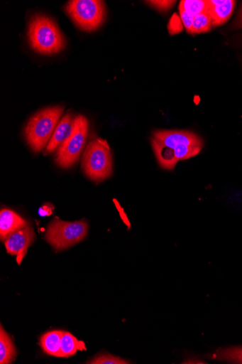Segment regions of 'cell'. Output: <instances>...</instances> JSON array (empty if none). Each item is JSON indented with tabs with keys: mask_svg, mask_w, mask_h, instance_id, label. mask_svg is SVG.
Returning a JSON list of instances; mask_svg holds the SVG:
<instances>
[{
	"mask_svg": "<svg viewBox=\"0 0 242 364\" xmlns=\"http://www.w3.org/2000/svg\"><path fill=\"white\" fill-rule=\"evenodd\" d=\"M153 149L160 166L167 171L176 167L172 152L180 145L203 147V140L192 132L184 130H159L153 132Z\"/></svg>",
	"mask_w": 242,
	"mask_h": 364,
	"instance_id": "1",
	"label": "cell"
},
{
	"mask_svg": "<svg viewBox=\"0 0 242 364\" xmlns=\"http://www.w3.org/2000/svg\"><path fill=\"white\" fill-rule=\"evenodd\" d=\"M28 38L33 50L43 55L57 53L65 46V38L57 24L43 15L33 16L31 18Z\"/></svg>",
	"mask_w": 242,
	"mask_h": 364,
	"instance_id": "2",
	"label": "cell"
},
{
	"mask_svg": "<svg viewBox=\"0 0 242 364\" xmlns=\"http://www.w3.org/2000/svg\"><path fill=\"white\" fill-rule=\"evenodd\" d=\"M63 112L64 107H55L45 109L31 118L25 129V136L34 152L41 151L49 143Z\"/></svg>",
	"mask_w": 242,
	"mask_h": 364,
	"instance_id": "3",
	"label": "cell"
},
{
	"mask_svg": "<svg viewBox=\"0 0 242 364\" xmlns=\"http://www.w3.org/2000/svg\"><path fill=\"white\" fill-rule=\"evenodd\" d=\"M82 169L91 180L99 182L113 173V155L106 141L94 139L86 148L82 158Z\"/></svg>",
	"mask_w": 242,
	"mask_h": 364,
	"instance_id": "4",
	"label": "cell"
},
{
	"mask_svg": "<svg viewBox=\"0 0 242 364\" xmlns=\"http://www.w3.org/2000/svg\"><path fill=\"white\" fill-rule=\"evenodd\" d=\"M89 122L83 115H78L75 120L70 135L60 146L56 154L55 162L62 168H69L79 160L86 144Z\"/></svg>",
	"mask_w": 242,
	"mask_h": 364,
	"instance_id": "5",
	"label": "cell"
},
{
	"mask_svg": "<svg viewBox=\"0 0 242 364\" xmlns=\"http://www.w3.org/2000/svg\"><path fill=\"white\" fill-rule=\"evenodd\" d=\"M65 11L79 28L88 32L100 27L106 16L105 4L97 0L69 1Z\"/></svg>",
	"mask_w": 242,
	"mask_h": 364,
	"instance_id": "6",
	"label": "cell"
},
{
	"mask_svg": "<svg viewBox=\"0 0 242 364\" xmlns=\"http://www.w3.org/2000/svg\"><path fill=\"white\" fill-rule=\"evenodd\" d=\"M88 224L85 220L65 222L54 219L48 227L47 242L57 250H63L81 241L87 236Z\"/></svg>",
	"mask_w": 242,
	"mask_h": 364,
	"instance_id": "7",
	"label": "cell"
},
{
	"mask_svg": "<svg viewBox=\"0 0 242 364\" xmlns=\"http://www.w3.org/2000/svg\"><path fill=\"white\" fill-rule=\"evenodd\" d=\"M35 235L33 229L28 225L11 234L5 240L7 252L16 255V261L20 264L27 254L28 248L33 244Z\"/></svg>",
	"mask_w": 242,
	"mask_h": 364,
	"instance_id": "8",
	"label": "cell"
},
{
	"mask_svg": "<svg viewBox=\"0 0 242 364\" xmlns=\"http://www.w3.org/2000/svg\"><path fill=\"white\" fill-rule=\"evenodd\" d=\"M213 27L222 26L231 18L236 6L233 0H209L207 1Z\"/></svg>",
	"mask_w": 242,
	"mask_h": 364,
	"instance_id": "9",
	"label": "cell"
},
{
	"mask_svg": "<svg viewBox=\"0 0 242 364\" xmlns=\"http://www.w3.org/2000/svg\"><path fill=\"white\" fill-rule=\"evenodd\" d=\"M75 118L72 113H67L58 123L54 134L44 152L45 155L52 154L70 135Z\"/></svg>",
	"mask_w": 242,
	"mask_h": 364,
	"instance_id": "10",
	"label": "cell"
},
{
	"mask_svg": "<svg viewBox=\"0 0 242 364\" xmlns=\"http://www.w3.org/2000/svg\"><path fill=\"white\" fill-rule=\"evenodd\" d=\"M26 226V220L13 210L4 209L0 213V238L2 242L16 231Z\"/></svg>",
	"mask_w": 242,
	"mask_h": 364,
	"instance_id": "11",
	"label": "cell"
},
{
	"mask_svg": "<svg viewBox=\"0 0 242 364\" xmlns=\"http://www.w3.org/2000/svg\"><path fill=\"white\" fill-rule=\"evenodd\" d=\"M62 333L63 331L53 330L41 337L40 345L46 354L60 358V344Z\"/></svg>",
	"mask_w": 242,
	"mask_h": 364,
	"instance_id": "12",
	"label": "cell"
},
{
	"mask_svg": "<svg viewBox=\"0 0 242 364\" xmlns=\"http://www.w3.org/2000/svg\"><path fill=\"white\" fill-rule=\"evenodd\" d=\"M16 355V348L1 325V328H0V363H11Z\"/></svg>",
	"mask_w": 242,
	"mask_h": 364,
	"instance_id": "13",
	"label": "cell"
},
{
	"mask_svg": "<svg viewBox=\"0 0 242 364\" xmlns=\"http://www.w3.org/2000/svg\"><path fill=\"white\" fill-rule=\"evenodd\" d=\"M83 342L79 341L72 334L63 332L60 344V358H68L77 353L78 350H85Z\"/></svg>",
	"mask_w": 242,
	"mask_h": 364,
	"instance_id": "14",
	"label": "cell"
},
{
	"mask_svg": "<svg viewBox=\"0 0 242 364\" xmlns=\"http://www.w3.org/2000/svg\"><path fill=\"white\" fill-rule=\"evenodd\" d=\"M210 358L233 363H242V348L234 347L218 350Z\"/></svg>",
	"mask_w": 242,
	"mask_h": 364,
	"instance_id": "15",
	"label": "cell"
},
{
	"mask_svg": "<svg viewBox=\"0 0 242 364\" xmlns=\"http://www.w3.org/2000/svg\"><path fill=\"white\" fill-rule=\"evenodd\" d=\"M213 28L211 17L209 12L206 11L194 16L191 34H200L210 31Z\"/></svg>",
	"mask_w": 242,
	"mask_h": 364,
	"instance_id": "16",
	"label": "cell"
},
{
	"mask_svg": "<svg viewBox=\"0 0 242 364\" xmlns=\"http://www.w3.org/2000/svg\"><path fill=\"white\" fill-rule=\"evenodd\" d=\"M180 10L186 11L196 16L207 11L209 6H207V1H204V0H185L180 3Z\"/></svg>",
	"mask_w": 242,
	"mask_h": 364,
	"instance_id": "17",
	"label": "cell"
},
{
	"mask_svg": "<svg viewBox=\"0 0 242 364\" xmlns=\"http://www.w3.org/2000/svg\"><path fill=\"white\" fill-rule=\"evenodd\" d=\"M87 363L91 364H127L130 363L127 360L122 359L118 356L109 354L98 355L93 359L89 360Z\"/></svg>",
	"mask_w": 242,
	"mask_h": 364,
	"instance_id": "18",
	"label": "cell"
},
{
	"mask_svg": "<svg viewBox=\"0 0 242 364\" xmlns=\"http://www.w3.org/2000/svg\"><path fill=\"white\" fill-rule=\"evenodd\" d=\"M180 11L181 19L186 28V30L187 32L191 33L194 16L186 11L180 10Z\"/></svg>",
	"mask_w": 242,
	"mask_h": 364,
	"instance_id": "19",
	"label": "cell"
},
{
	"mask_svg": "<svg viewBox=\"0 0 242 364\" xmlns=\"http://www.w3.org/2000/svg\"><path fill=\"white\" fill-rule=\"evenodd\" d=\"M149 5L154 7L155 9L165 11L170 9L172 6L175 5L176 1H149L147 2Z\"/></svg>",
	"mask_w": 242,
	"mask_h": 364,
	"instance_id": "20",
	"label": "cell"
},
{
	"mask_svg": "<svg viewBox=\"0 0 242 364\" xmlns=\"http://www.w3.org/2000/svg\"><path fill=\"white\" fill-rule=\"evenodd\" d=\"M231 28L233 29L242 28V4L239 9L236 17L235 18L231 25Z\"/></svg>",
	"mask_w": 242,
	"mask_h": 364,
	"instance_id": "21",
	"label": "cell"
},
{
	"mask_svg": "<svg viewBox=\"0 0 242 364\" xmlns=\"http://www.w3.org/2000/svg\"><path fill=\"white\" fill-rule=\"evenodd\" d=\"M54 210L53 205L50 204H45L39 210V215L41 217L50 216Z\"/></svg>",
	"mask_w": 242,
	"mask_h": 364,
	"instance_id": "22",
	"label": "cell"
},
{
	"mask_svg": "<svg viewBox=\"0 0 242 364\" xmlns=\"http://www.w3.org/2000/svg\"><path fill=\"white\" fill-rule=\"evenodd\" d=\"M242 37V36H241Z\"/></svg>",
	"mask_w": 242,
	"mask_h": 364,
	"instance_id": "23",
	"label": "cell"
}]
</instances>
